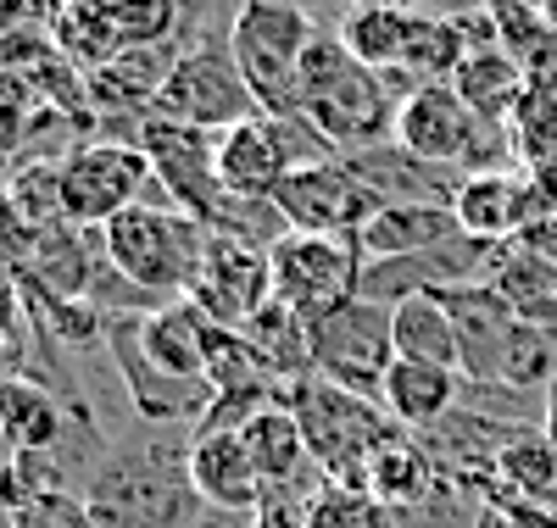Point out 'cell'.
Listing matches in <instances>:
<instances>
[{"label": "cell", "instance_id": "8992f818", "mask_svg": "<svg viewBox=\"0 0 557 528\" xmlns=\"http://www.w3.org/2000/svg\"><path fill=\"white\" fill-rule=\"evenodd\" d=\"M57 196H62V217L78 228H107L112 217L146 206V201H168L146 151L128 146V139H107V134L78 146L67 162H57Z\"/></svg>", "mask_w": 557, "mask_h": 528}, {"label": "cell", "instance_id": "2e32d148", "mask_svg": "<svg viewBox=\"0 0 557 528\" xmlns=\"http://www.w3.org/2000/svg\"><path fill=\"white\" fill-rule=\"evenodd\" d=\"M451 323H457V373L462 384H496V367L513 345V328L524 323L496 284H457L441 290Z\"/></svg>", "mask_w": 557, "mask_h": 528}, {"label": "cell", "instance_id": "836d02e7", "mask_svg": "<svg viewBox=\"0 0 557 528\" xmlns=\"http://www.w3.org/2000/svg\"><path fill=\"white\" fill-rule=\"evenodd\" d=\"M535 7H541V12H546V17L557 23V0H535Z\"/></svg>", "mask_w": 557, "mask_h": 528}, {"label": "cell", "instance_id": "52a82bcc", "mask_svg": "<svg viewBox=\"0 0 557 528\" xmlns=\"http://www.w3.org/2000/svg\"><path fill=\"white\" fill-rule=\"evenodd\" d=\"M396 146L412 151L418 162H435L451 173H491L502 167L496 151L507 146V123H485L457 95V84H424L401 101Z\"/></svg>", "mask_w": 557, "mask_h": 528}, {"label": "cell", "instance_id": "8d00e7d4", "mask_svg": "<svg viewBox=\"0 0 557 528\" xmlns=\"http://www.w3.org/2000/svg\"><path fill=\"white\" fill-rule=\"evenodd\" d=\"M391 7H412V0H391Z\"/></svg>", "mask_w": 557, "mask_h": 528}, {"label": "cell", "instance_id": "4dcf8cb0", "mask_svg": "<svg viewBox=\"0 0 557 528\" xmlns=\"http://www.w3.org/2000/svg\"><path fill=\"white\" fill-rule=\"evenodd\" d=\"M45 106L51 101H45L39 84L23 67H0V156L7 162L23 156V146H28V134L39 128Z\"/></svg>", "mask_w": 557, "mask_h": 528}, {"label": "cell", "instance_id": "44dd1931", "mask_svg": "<svg viewBox=\"0 0 557 528\" xmlns=\"http://www.w3.org/2000/svg\"><path fill=\"white\" fill-rule=\"evenodd\" d=\"M380 406L391 412V423L401 435H430V428H441L462 406V373L396 356L385 384H380Z\"/></svg>", "mask_w": 557, "mask_h": 528}, {"label": "cell", "instance_id": "5bb4252c", "mask_svg": "<svg viewBox=\"0 0 557 528\" xmlns=\"http://www.w3.org/2000/svg\"><path fill=\"white\" fill-rule=\"evenodd\" d=\"M190 301L223 328H246L273 301V256H268V246H251V239H235V234H212Z\"/></svg>", "mask_w": 557, "mask_h": 528}, {"label": "cell", "instance_id": "4316f807", "mask_svg": "<svg viewBox=\"0 0 557 528\" xmlns=\"http://www.w3.org/2000/svg\"><path fill=\"white\" fill-rule=\"evenodd\" d=\"M496 495L507 501H530V506H552L557 501V445L546 428H524L496 451Z\"/></svg>", "mask_w": 557, "mask_h": 528}, {"label": "cell", "instance_id": "8fae6325", "mask_svg": "<svg viewBox=\"0 0 557 528\" xmlns=\"http://www.w3.org/2000/svg\"><path fill=\"white\" fill-rule=\"evenodd\" d=\"M396 362V340H391V306L357 296L351 306H341L335 317L312 323V378H330L341 390L374 395Z\"/></svg>", "mask_w": 557, "mask_h": 528}, {"label": "cell", "instance_id": "9c48e42d", "mask_svg": "<svg viewBox=\"0 0 557 528\" xmlns=\"http://www.w3.org/2000/svg\"><path fill=\"white\" fill-rule=\"evenodd\" d=\"M151 117L223 134L246 117H262V106H257L246 73L235 67V56H228V45H190V51L173 62Z\"/></svg>", "mask_w": 557, "mask_h": 528}, {"label": "cell", "instance_id": "6da1fadb", "mask_svg": "<svg viewBox=\"0 0 557 528\" xmlns=\"http://www.w3.org/2000/svg\"><path fill=\"white\" fill-rule=\"evenodd\" d=\"M196 428H151L107 440L84 473V512L96 528H201V495L190 485Z\"/></svg>", "mask_w": 557, "mask_h": 528}, {"label": "cell", "instance_id": "3957f363", "mask_svg": "<svg viewBox=\"0 0 557 528\" xmlns=\"http://www.w3.org/2000/svg\"><path fill=\"white\" fill-rule=\"evenodd\" d=\"M207 239H212V228L190 212H178L173 201H146L101 228L112 267L157 306L190 301L201 262H207Z\"/></svg>", "mask_w": 557, "mask_h": 528}, {"label": "cell", "instance_id": "30bf717a", "mask_svg": "<svg viewBox=\"0 0 557 528\" xmlns=\"http://www.w3.org/2000/svg\"><path fill=\"white\" fill-rule=\"evenodd\" d=\"M107 362L123 384L128 406L139 412V423L151 428H201L212 412V384L201 378H178L168 367H157L139 345V312H117L107 317Z\"/></svg>", "mask_w": 557, "mask_h": 528}, {"label": "cell", "instance_id": "d590c367", "mask_svg": "<svg viewBox=\"0 0 557 528\" xmlns=\"http://www.w3.org/2000/svg\"><path fill=\"white\" fill-rule=\"evenodd\" d=\"M223 528H262V523H235V517H228V523H223Z\"/></svg>", "mask_w": 557, "mask_h": 528}, {"label": "cell", "instance_id": "1f68e13d", "mask_svg": "<svg viewBox=\"0 0 557 528\" xmlns=\"http://www.w3.org/2000/svg\"><path fill=\"white\" fill-rule=\"evenodd\" d=\"M123 45L173 39V0H96Z\"/></svg>", "mask_w": 557, "mask_h": 528}, {"label": "cell", "instance_id": "484cf974", "mask_svg": "<svg viewBox=\"0 0 557 528\" xmlns=\"http://www.w3.org/2000/svg\"><path fill=\"white\" fill-rule=\"evenodd\" d=\"M341 45L374 73H401L407 39H412V12L391 7V0H357V7L335 23Z\"/></svg>", "mask_w": 557, "mask_h": 528}, {"label": "cell", "instance_id": "7c38bea8", "mask_svg": "<svg viewBox=\"0 0 557 528\" xmlns=\"http://www.w3.org/2000/svg\"><path fill=\"white\" fill-rule=\"evenodd\" d=\"M139 151H146V162H151V173L162 184V196L178 212H190L207 228H218V217L228 206V189L218 178V134L146 117V128H139Z\"/></svg>", "mask_w": 557, "mask_h": 528}, {"label": "cell", "instance_id": "83f0119b", "mask_svg": "<svg viewBox=\"0 0 557 528\" xmlns=\"http://www.w3.org/2000/svg\"><path fill=\"white\" fill-rule=\"evenodd\" d=\"M451 84L485 123H507V112L524 101V67L502 45H469V56H462Z\"/></svg>", "mask_w": 557, "mask_h": 528}, {"label": "cell", "instance_id": "4fadbf2b", "mask_svg": "<svg viewBox=\"0 0 557 528\" xmlns=\"http://www.w3.org/2000/svg\"><path fill=\"white\" fill-rule=\"evenodd\" d=\"M273 206L290 234H362L380 212V196L351 173L346 156H330L285 173V184L273 189Z\"/></svg>", "mask_w": 557, "mask_h": 528}, {"label": "cell", "instance_id": "cb8c5ba5", "mask_svg": "<svg viewBox=\"0 0 557 528\" xmlns=\"http://www.w3.org/2000/svg\"><path fill=\"white\" fill-rule=\"evenodd\" d=\"M357 239H362L368 262H391V256H418V251L451 246V239H462V228H457L451 206H380L374 223Z\"/></svg>", "mask_w": 557, "mask_h": 528}, {"label": "cell", "instance_id": "5b68a950", "mask_svg": "<svg viewBox=\"0 0 557 528\" xmlns=\"http://www.w3.org/2000/svg\"><path fill=\"white\" fill-rule=\"evenodd\" d=\"M273 256V301H285L307 328L362 296L368 251L357 234H285Z\"/></svg>", "mask_w": 557, "mask_h": 528}, {"label": "cell", "instance_id": "603a6c76", "mask_svg": "<svg viewBox=\"0 0 557 528\" xmlns=\"http://www.w3.org/2000/svg\"><path fill=\"white\" fill-rule=\"evenodd\" d=\"M207 312L196 301H168V306H151L139 312V345L146 356L178 378H201L207 384Z\"/></svg>", "mask_w": 557, "mask_h": 528}, {"label": "cell", "instance_id": "7402d4cb", "mask_svg": "<svg viewBox=\"0 0 557 528\" xmlns=\"http://www.w3.org/2000/svg\"><path fill=\"white\" fill-rule=\"evenodd\" d=\"M362 490L380 506H391L396 517H407V512H424L446 490V478H441L435 456L418 445V435H396L374 462L362 467Z\"/></svg>", "mask_w": 557, "mask_h": 528}, {"label": "cell", "instance_id": "e0dca14e", "mask_svg": "<svg viewBox=\"0 0 557 528\" xmlns=\"http://www.w3.org/2000/svg\"><path fill=\"white\" fill-rule=\"evenodd\" d=\"M451 217L480 246H507V239L530 234V223H535V178H519L507 167L469 173L451 201Z\"/></svg>", "mask_w": 557, "mask_h": 528}, {"label": "cell", "instance_id": "7a4b0ae2", "mask_svg": "<svg viewBox=\"0 0 557 528\" xmlns=\"http://www.w3.org/2000/svg\"><path fill=\"white\" fill-rule=\"evenodd\" d=\"M407 89L391 73L362 67L335 28H318L307 45V62L296 78V112L312 117V128L335 146V156H357L396 139Z\"/></svg>", "mask_w": 557, "mask_h": 528}, {"label": "cell", "instance_id": "f1b7e54d", "mask_svg": "<svg viewBox=\"0 0 557 528\" xmlns=\"http://www.w3.org/2000/svg\"><path fill=\"white\" fill-rule=\"evenodd\" d=\"M240 334L257 345V356L268 362V373H273L278 384H301V378H312V328H307L285 301H268Z\"/></svg>", "mask_w": 557, "mask_h": 528}, {"label": "cell", "instance_id": "277c9868", "mask_svg": "<svg viewBox=\"0 0 557 528\" xmlns=\"http://www.w3.org/2000/svg\"><path fill=\"white\" fill-rule=\"evenodd\" d=\"M290 412H296L312 467L323 478H341V485H362V467L401 435L374 395L341 390L330 378L290 384Z\"/></svg>", "mask_w": 557, "mask_h": 528}, {"label": "cell", "instance_id": "f546056e", "mask_svg": "<svg viewBox=\"0 0 557 528\" xmlns=\"http://www.w3.org/2000/svg\"><path fill=\"white\" fill-rule=\"evenodd\" d=\"M301 528H401V517L391 506H380L362 485H341V478H323Z\"/></svg>", "mask_w": 557, "mask_h": 528}, {"label": "cell", "instance_id": "e575fe53", "mask_svg": "<svg viewBox=\"0 0 557 528\" xmlns=\"http://www.w3.org/2000/svg\"><path fill=\"white\" fill-rule=\"evenodd\" d=\"M480 528H507V523H496V517H491V512H485V517H480Z\"/></svg>", "mask_w": 557, "mask_h": 528}, {"label": "cell", "instance_id": "ba28073f", "mask_svg": "<svg viewBox=\"0 0 557 528\" xmlns=\"http://www.w3.org/2000/svg\"><path fill=\"white\" fill-rule=\"evenodd\" d=\"M318 23L296 7H273V0H246L235 28H228V56L246 73L257 106L273 112H296V78L307 62Z\"/></svg>", "mask_w": 557, "mask_h": 528}, {"label": "cell", "instance_id": "d4e9b609", "mask_svg": "<svg viewBox=\"0 0 557 528\" xmlns=\"http://www.w3.org/2000/svg\"><path fill=\"white\" fill-rule=\"evenodd\" d=\"M391 340L401 362H430L457 373V323L441 301V290H418L391 306Z\"/></svg>", "mask_w": 557, "mask_h": 528}, {"label": "cell", "instance_id": "9a60e30c", "mask_svg": "<svg viewBox=\"0 0 557 528\" xmlns=\"http://www.w3.org/2000/svg\"><path fill=\"white\" fill-rule=\"evenodd\" d=\"M190 485H196L207 512L235 517V523H257L262 495H268L240 428H196V440H190Z\"/></svg>", "mask_w": 557, "mask_h": 528}, {"label": "cell", "instance_id": "d6986e66", "mask_svg": "<svg viewBox=\"0 0 557 528\" xmlns=\"http://www.w3.org/2000/svg\"><path fill=\"white\" fill-rule=\"evenodd\" d=\"M346 162L380 196V206H451L462 178H469V173H451V167H435V162H418L412 151L396 146V139L391 146H374V151H357Z\"/></svg>", "mask_w": 557, "mask_h": 528}, {"label": "cell", "instance_id": "ac0fdd59", "mask_svg": "<svg viewBox=\"0 0 557 528\" xmlns=\"http://www.w3.org/2000/svg\"><path fill=\"white\" fill-rule=\"evenodd\" d=\"M285 173H296V162H290L285 134H278V123L268 112L218 134V178L235 201H273V189L285 184Z\"/></svg>", "mask_w": 557, "mask_h": 528}, {"label": "cell", "instance_id": "ffe728a7", "mask_svg": "<svg viewBox=\"0 0 557 528\" xmlns=\"http://www.w3.org/2000/svg\"><path fill=\"white\" fill-rule=\"evenodd\" d=\"M67 423H84V417H67L45 378H28V373L0 378V445L12 456H45L51 462L62 451Z\"/></svg>", "mask_w": 557, "mask_h": 528}, {"label": "cell", "instance_id": "d6a6232c", "mask_svg": "<svg viewBox=\"0 0 557 528\" xmlns=\"http://www.w3.org/2000/svg\"><path fill=\"white\" fill-rule=\"evenodd\" d=\"M273 7H296V12H307V17L318 23V17H330V12H335V17H346V12L357 7V0H273Z\"/></svg>", "mask_w": 557, "mask_h": 528}]
</instances>
